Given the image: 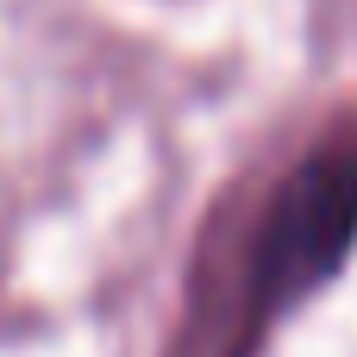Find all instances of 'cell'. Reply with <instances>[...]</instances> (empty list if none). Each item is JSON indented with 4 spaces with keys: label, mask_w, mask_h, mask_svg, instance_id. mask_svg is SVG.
Here are the masks:
<instances>
[{
    "label": "cell",
    "mask_w": 357,
    "mask_h": 357,
    "mask_svg": "<svg viewBox=\"0 0 357 357\" xmlns=\"http://www.w3.org/2000/svg\"><path fill=\"white\" fill-rule=\"evenodd\" d=\"M357 245V126L314 144L270 195L251 257V314L270 326L314 289H326Z\"/></svg>",
    "instance_id": "6da1fadb"
}]
</instances>
